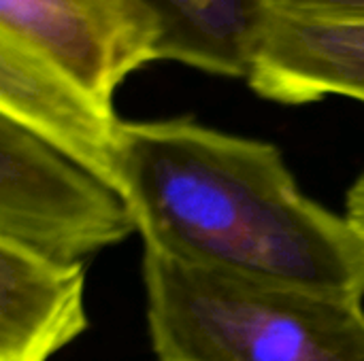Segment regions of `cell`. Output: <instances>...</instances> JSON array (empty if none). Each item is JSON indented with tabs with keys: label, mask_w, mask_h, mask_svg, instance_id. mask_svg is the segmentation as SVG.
<instances>
[{
	"label": "cell",
	"mask_w": 364,
	"mask_h": 361,
	"mask_svg": "<svg viewBox=\"0 0 364 361\" xmlns=\"http://www.w3.org/2000/svg\"><path fill=\"white\" fill-rule=\"evenodd\" d=\"M119 194L147 249L364 300V240L299 187L277 145L190 117L122 121Z\"/></svg>",
	"instance_id": "cell-1"
},
{
	"label": "cell",
	"mask_w": 364,
	"mask_h": 361,
	"mask_svg": "<svg viewBox=\"0 0 364 361\" xmlns=\"http://www.w3.org/2000/svg\"><path fill=\"white\" fill-rule=\"evenodd\" d=\"M158 361H364L363 300L186 264L145 247Z\"/></svg>",
	"instance_id": "cell-2"
},
{
	"label": "cell",
	"mask_w": 364,
	"mask_h": 361,
	"mask_svg": "<svg viewBox=\"0 0 364 361\" xmlns=\"http://www.w3.org/2000/svg\"><path fill=\"white\" fill-rule=\"evenodd\" d=\"M136 230L126 198L0 115V240L60 264H83Z\"/></svg>",
	"instance_id": "cell-3"
},
{
	"label": "cell",
	"mask_w": 364,
	"mask_h": 361,
	"mask_svg": "<svg viewBox=\"0 0 364 361\" xmlns=\"http://www.w3.org/2000/svg\"><path fill=\"white\" fill-rule=\"evenodd\" d=\"M0 32L53 62L100 102L149 62L164 26L149 0H0Z\"/></svg>",
	"instance_id": "cell-4"
},
{
	"label": "cell",
	"mask_w": 364,
	"mask_h": 361,
	"mask_svg": "<svg viewBox=\"0 0 364 361\" xmlns=\"http://www.w3.org/2000/svg\"><path fill=\"white\" fill-rule=\"evenodd\" d=\"M0 115L119 191L122 119L70 74L0 32Z\"/></svg>",
	"instance_id": "cell-5"
},
{
	"label": "cell",
	"mask_w": 364,
	"mask_h": 361,
	"mask_svg": "<svg viewBox=\"0 0 364 361\" xmlns=\"http://www.w3.org/2000/svg\"><path fill=\"white\" fill-rule=\"evenodd\" d=\"M247 83L260 98L288 106L328 96L364 104V23L269 9Z\"/></svg>",
	"instance_id": "cell-6"
},
{
	"label": "cell",
	"mask_w": 364,
	"mask_h": 361,
	"mask_svg": "<svg viewBox=\"0 0 364 361\" xmlns=\"http://www.w3.org/2000/svg\"><path fill=\"white\" fill-rule=\"evenodd\" d=\"M87 328L85 264L0 240V361H49Z\"/></svg>",
	"instance_id": "cell-7"
},
{
	"label": "cell",
	"mask_w": 364,
	"mask_h": 361,
	"mask_svg": "<svg viewBox=\"0 0 364 361\" xmlns=\"http://www.w3.org/2000/svg\"><path fill=\"white\" fill-rule=\"evenodd\" d=\"M164 26L160 62L209 74L247 79L262 23L264 0H149Z\"/></svg>",
	"instance_id": "cell-8"
},
{
	"label": "cell",
	"mask_w": 364,
	"mask_h": 361,
	"mask_svg": "<svg viewBox=\"0 0 364 361\" xmlns=\"http://www.w3.org/2000/svg\"><path fill=\"white\" fill-rule=\"evenodd\" d=\"M264 4L273 11L299 17L364 23V0H264Z\"/></svg>",
	"instance_id": "cell-9"
},
{
	"label": "cell",
	"mask_w": 364,
	"mask_h": 361,
	"mask_svg": "<svg viewBox=\"0 0 364 361\" xmlns=\"http://www.w3.org/2000/svg\"><path fill=\"white\" fill-rule=\"evenodd\" d=\"M346 217L364 240V174H360L346 194Z\"/></svg>",
	"instance_id": "cell-10"
}]
</instances>
